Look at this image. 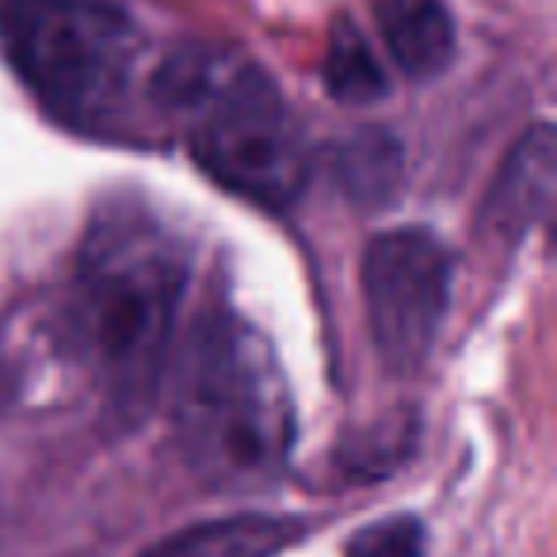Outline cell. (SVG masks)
I'll list each match as a JSON object with an SVG mask.
<instances>
[{"label":"cell","mask_w":557,"mask_h":557,"mask_svg":"<svg viewBox=\"0 0 557 557\" xmlns=\"http://www.w3.org/2000/svg\"><path fill=\"white\" fill-rule=\"evenodd\" d=\"M428 534L412 516H389L351 534L348 557H424Z\"/></svg>","instance_id":"cell-10"},{"label":"cell","mask_w":557,"mask_h":557,"mask_svg":"<svg viewBox=\"0 0 557 557\" xmlns=\"http://www.w3.org/2000/svg\"><path fill=\"white\" fill-rule=\"evenodd\" d=\"M153 96L184 126L195 164L225 191L290 207L310 176V141L271 77L225 47H180L153 77Z\"/></svg>","instance_id":"cell-2"},{"label":"cell","mask_w":557,"mask_h":557,"mask_svg":"<svg viewBox=\"0 0 557 557\" xmlns=\"http://www.w3.org/2000/svg\"><path fill=\"white\" fill-rule=\"evenodd\" d=\"M325 85L341 103H371L382 100V92H386L379 58L371 54V47H367L356 24H341L333 32V39H329Z\"/></svg>","instance_id":"cell-9"},{"label":"cell","mask_w":557,"mask_h":557,"mask_svg":"<svg viewBox=\"0 0 557 557\" xmlns=\"http://www.w3.org/2000/svg\"><path fill=\"white\" fill-rule=\"evenodd\" d=\"M176 424L214 481H256L287 462L295 405L271 344L237 313H210L180 363Z\"/></svg>","instance_id":"cell-3"},{"label":"cell","mask_w":557,"mask_h":557,"mask_svg":"<svg viewBox=\"0 0 557 557\" xmlns=\"http://www.w3.org/2000/svg\"><path fill=\"white\" fill-rule=\"evenodd\" d=\"M187 245L138 202L92 218L73 271L70 318L100 386L123 409L153 401L184 310Z\"/></svg>","instance_id":"cell-1"},{"label":"cell","mask_w":557,"mask_h":557,"mask_svg":"<svg viewBox=\"0 0 557 557\" xmlns=\"http://www.w3.org/2000/svg\"><path fill=\"white\" fill-rule=\"evenodd\" d=\"M302 539V523L287 516H225L172 531L141 557H278Z\"/></svg>","instance_id":"cell-8"},{"label":"cell","mask_w":557,"mask_h":557,"mask_svg":"<svg viewBox=\"0 0 557 557\" xmlns=\"http://www.w3.org/2000/svg\"><path fill=\"white\" fill-rule=\"evenodd\" d=\"M549 184H554V138H549V126H534L504 161L493 195H488L485 222L496 233L519 237L542 218L549 202Z\"/></svg>","instance_id":"cell-7"},{"label":"cell","mask_w":557,"mask_h":557,"mask_svg":"<svg viewBox=\"0 0 557 557\" xmlns=\"http://www.w3.org/2000/svg\"><path fill=\"white\" fill-rule=\"evenodd\" d=\"M450 252L428 230H386L363 252V306L374 348L394 371L432 356L450 306Z\"/></svg>","instance_id":"cell-5"},{"label":"cell","mask_w":557,"mask_h":557,"mask_svg":"<svg viewBox=\"0 0 557 557\" xmlns=\"http://www.w3.org/2000/svg\"><path fill=\"white\" fill-rule=\"evenodd\" d=\"M0 50L50 119L108 131L131 103L141 35L111 0H0Z\"/></svg>","instance_id":"cell-4"},{"label":"cell","mask_w":557,"mask_h":557,"mask_svg":"<svg viewBox=\"0 0 557 557\" xmlns=\"http://www.w3.org/2000/svg\"><path fill=\"white\" fill-rule=\"evenodd\" d=\"M374 24L397 70L417 81L443 73L455 58V20L443 0H374Z\"/></svg>","instance_id":"cell-6"}]
</instances>
